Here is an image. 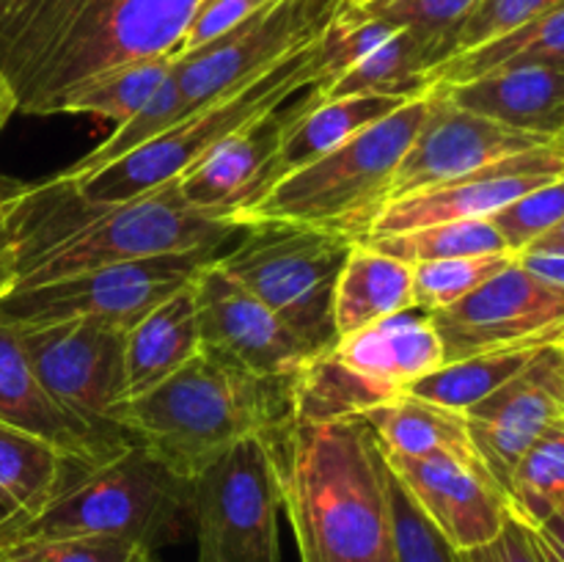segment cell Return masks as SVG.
Here are the masks:
<instances>
[{"instance_id": "obj_38", "label": "cell", "mask_w": 564, "mask_h": 562, "mask_svg": "<svg viewBox=\"0 0 564 562\" xmlns=\"http://www.w3.org/2000/svg\"><path fill=\"white\" fill-rule=\"evenodd\" d=\"M152 551L121 538L77 534V538L20 540L0 549V562H152Z\"/></svg>"}, {"instance_id": "obj_43", "label": "cell", "mask_w": 564, "mask_h": 562, "mask_svg": "<svg viewBox=\"0 0 564 562\" xmlns=\"http://www.w3.org/2000/svg\"><path fill=\"white\" fill-rule=\"evenodd\" d=\"M463 562H545L534 529L510 512L501 532L488 543L463 551Z\"/></svg>"}, {"instance_id": "obj_52", "label": "cell", "mask_w": 564, "mask_h": 562, "mask_svg": "<svg viewBox=\"0 0 564 562\" xmlns=\"http://www.w3.org/2000/svg\"><path fill=\"white\" fill-rule=\"evenodd\" d=\"M152 562H154V560H152Z\"/></svg>"}, {"instance_id": "obj_18", "label": "cell", "mask_w": 564, "mask_h": 562, "mask_svg": "<svg viewBox=\"0 0 564 562\" xmlns=\"http://www.w3.org/2000/svg\"><path fill=\"white\" fill-rule=\"evenodd\" d=\"M290 105L220 141L176 180L182 202L198 215L242 226V218L281 180V138Z\"/></svg>"}, {"instance_id": "obj_14", "label": "cell", "mask_w": 564, "mask_h": 562, "mask_svg": "<svg viewBox=\"0 0 564 562\" xmlns=\"http://www.w3.org/2000/svg\"><path fill=\"white\" fill-rule=\"evenodd\" d=\"M202 350L262 378L295 375L312 350L295 331L251 290L231 279L218 259L204 264L193 279Z\"/></svg>"}, {"instance_id": "obj_24", "label": "cell", "mask_w": 564, "mask_h": 562, "mask_svg": "<svg viewBox=\"0 0 564 562\" xmlns=\"http://www.w3.org/2000/svg\"><path fill=\"white\" fill-rule=\"evenodd\" d=\"M361 419L369 424L380 450L389 455L452 457L468 466H482L468 433L466 413L424 400L413 391H400Z\"/></svg>"}, {"instance_id": "obj_12", "label": "cell", "mask_w": 564, "mask_h": 562, "mask_svg": "<svg viewBox=\"0 0 564 562\" xmlns=\"http://www.w3.org/2000/svg\"><path fill=\"white\" fill-rule=\"evenodd\" d=\"M446 364L512 347H545L564 336V290L518 257L455 306L433 312Z\"/></svg>"}, {"instance_id": "obj_28", "label": "cell", "mask_w": 564, "mask_h": 562, "mask_svg": "<svg viewBox=\"0 0 564 562\" xmlns=\"http://www.w3.org/2000/svg\"><path fill=\"white\" fill-rule=\"evenodd\" d=\"M444 44L424 36V33L400 28L389 42H383L367 58L350 66L328 88H323V91L308 88V91L319 99L356 97V94L413 99L422 97V94H427L433 88L430 72L438 64H444Z\"/></svg>"}, {"instance_id": "obj_4", "label": "cell", "mask_w": 564, "mask_h": 562, "mask_svg": "<svg viewBox=\"0 0 564 562\" xmlns=\"http://www.w3.org/2000/svg\"><path fill=\"white\" fill-rule=\"evenodd\" d=\"M292 380L251 375L202 350L152 391L119 402L108 419L193 477L237 441L270 439L295 422Z\"/></svg>"}, {"instance_id": "obj_44", "label": "cell", "mask_w": 564, "mask_h": 562, "mask_svg": "<svg viewBox=\"0 0 564 562\" xmlns=\"http://www.w3.org/2000/svg\"><path fill=\"white\" fill-rule=\"evenodd\" d=\"M518 262L532 270L534 275H540L543 281H549V284H556L564 290V253L523 251L518 253Z\"/></svg>"}, {"instance_id": "obj_27", "label": "cell", "mask_w": 564, "mask_h": 562, "mask_svg": "<svg viewBox=\"0 0 564 562\" xmlns=\"http://www.w3.org/2000/svg\"><path fill=\"white\" fill-rule=\"evenodd\" d=\"M413 306V268L356 240L334 290L336 342Z\"/></svg>"}, {"instance_id": "obj_15", "label": "cell", "mask_w": 564, "mask_h": 562, "mask_svg": "<svg viewBox=\"0 0 564 562\" xmlns=\"http://www.w3.org/2000/svg\"><path fill=\"white\" fill-rule=\"evenodd\" d=\"M543 143L551 141L471 114L430 88L427 119L419 127L416 138L397 169L389 204L413 196V193L433 191V187L455 182L471 171L494 165L512 154L527 152V149L543 147Z\"/></svg>"}, {"instance_id": "obj_33", "label": "cell", "mask_w": 564, "mask_h": 562, "mask_svg": "<svg viewBox=\"0 0 564 562\" xmlns=\"http://www.w3.org/2000/svg\"><path fill=\"white\" fill-rule=\"evenodd\" d=\"M361 240L411 268L422 262H435V259L512 253L490 220H446V224L397 231V235L361 237Z\"/></svg>"}, {"instance_id": "obj_2", "label": "cell", "mask_w": 564, "mask_h": 562, "mask_svg": "<svg viewBox=\"0 0 564 562\" xmlns=\"http://www.w3.org/2000/svg\"><path fill=\"white\" fill-rule=\"evenodd\" d=\"M204 0H0V77L17 114L58 116L88 83L182 50Z\"/></svg>"}, {"instance_id": "obj_36", "label": "cell", "mask_w": 564, "mask_h": 562, "mask_svg": "<svg viewBox=\"0 0 564 562\" xmlns=\"http://www.w3.org/2000/svg\"><path fill=\"white\" fill-rule=\"evenodd\" d=\"M516 259V253H488V257L435 259L413 264V306L424 312H441L455 306L477 287L494 279L499 270Z\"/></svg>"}, {"instance_id": "obj_40", "label": "cell", "mask_w": 564, "mask_h": 562, "mask_svg": "<svg viewBox=\"0 0 564 562\" xmlns=\"http://www.w3.org/2000/svg\"><path fill=\"white\" fill-rule=\"evenodd\" d=\"M564 220V176L551 180L545 185L534 187L532 193L512 202L510 207L501 209L490 218V224L505 237L507 248L512 253H523L532 242L549 235L556 224Z\"/></svg>"}, {"instance_id": "obj_48", "label": "cell", "mask_w": 564, "mask_h": 562, "mask_svg": "<svg viewBox=\"0 0 564 562\" xmlns=\"http://www.w3.org/2000/svg\"><path fill=\"white\" fill-rule=\"evenodd\" d=\"M341 3H345V6H356V9H361V6L372 3V0H341Z\"/></svg>"}, {"instance_id": "obj_1", "label": "cell", "mask_w": 564, "mask_h": 562, "mask_svg": "<svg viewBox=\"0 0 564 562\" xmlns=\"http://www.w3.org/2000/svg\"><path fill=\"white\" fill-rule=\"evenodd\" d=\"M242 229L187 207L176 182L121 204L91 202L61 174L0 185V298L108 264L224 251Z\"/></svg>"}, {"instance_id": "obj_21", "label": "cell", "mask_w": 564, "mask_h": 562, "mask_svg": "<svg viewBox=\"0 0 564 562\" xmlns=\"http://www.w3.org/2000/svg\"><path fill=\"white\" fill-rule=\"evenodd\" d=\"M433 88L460 108L499 125L549 141L564 136V66H501L474 80Z\"/></svg>"}, {"instance_id": "obj_30", "label": "cell", "mask_w": 564, "mask_h": 562, "mask_svg": "<svg viewBox=\"0 0 564 562\" xmlns=\"http://www.w3.org/2000/svg\"><path fill=\"white\" fill-rule=\"evenodd\" d=\"M521 64H549L564 66V3L545 11L538 20L494 39L477 50L455 55L430 72L433 86H452L466 83L485 72L501 69V66Z\"/></svg>"}, {"instance_id": "obj_19", "label": "cell", "mask_w": 564, "mask_h": 562, "mask_svg": "<svg viewBox=\"0 0 564 562\" xmlns=\"http://www.w3.org/2000/svg\"><path fill=\"white\" fill-rule=\"evenodd\" d=\"M383 457L419 510L457 551H471L494 540L510 518L505 490L482 466H468L452 457H408L389 452H383Z\"/></svg>"}, {"instance_id": "obj_22", "label": "cell", "mask_w": 564, "mask_h": 562, "mask_svg": "<svg viewBox=\"0 0 564 562\" xmlns=\"http://www.w3.org/2000/svg\"><path fill=\"white\" fill-rule=\"evenodd\" d=\"M334 353L361 375L397 391H408L446 364L433 314L416 306L341 336Z\"/></svg>"}, {"instance_id": "obj_49", "label": "cell", "mask_w": 564, "mask_h": 562, "mask_svg": "<svg viewBox=\"0 0 564 562\" xmlns=\"http://www.w3.org/2000/svg\"><path fill=\"white\" fill-rule=\"evenodd\" d=\"M560 350H562V364H564V336L560 339Z\"/></svg>"}, {"instance_id": "obj_8", "label": "cell", "mask_w": 564, "mask_h": 562, "mask_svg": "<svg viewBox=\"0 0 564 562\" xmlns=\"http://www.w3.org/2000/svg\"><path fill=\"white\" fill-rule=\"evenodd\" d=\"M352 242L345 231L270 220L246 226L218 262L317 356L336 345L334 290Z\"/></svg>"}, {"instance_id": "obj_46", "label": "cell", "mask_w": 564, "mask_h": 562, "mask_svg": "<svg viewBox=\"0 0 564 562\" xmlns=\"http://www.w3.org/2000/svg\"><path fill=\"white\" fill-rule=\"evenodd\" d=\"M527 251H551V253H564V220H562V224H556L554 229L549 231V235L540 237L538 242H532V246H529Z\"/></svg>"}, {"instance_id": "obj_25", "label": "cell", "mask_w": 564, "mask_h": 562, "mask_svg": "<svg viewBox=\"0 0 564 562\" xmlns=\"http://www.w3.org/2000/svg\"><path fill=\"white\" fill-rule=\"evenodd\" d=\"M198 353L202 331L191 281L127 331V400L152 391Z\"/></svg>"}, {"instance_id": "obj_13", "label": "cell", "mask_w": 564, "mask_h": 562, "mask_svg": "<svg viewBox=\"0 0 564 562\" xmlns=\"http://www.w3.org/2000/svg\"><path fill=\"white\" fill-rule=\"evenodd\" d=\"M20 345L58 406L99 428H116L110 411L127 400V331L102 320L14 328Z\"/></svg>"}, {"instance_id": "obj_11", "label": "cell", "mask_w": 564, "mask_h": 562, "mask_svg": "<svg viewBox=\"0 0 564 562\" xmlns=\"http://www.w3.org/2000/svg\"><path fill=\"white\" fill-rule=\"evenodd\" d=\"M341 6V0H273L215 42L174 55L182 119L317 42Z\"/></svg>"}, {"instance_id": "obj_50", "label": "cell", "mask_w": 564, "mask_h": 562, "mask_svg": "<svg viewBox=\"0 0 564 562\" xmlns=\"http://www.w3.org/2000/svg\"><path fill=\"white\" fill-rule=\"evenodd\" d=\"M562 510H564V505H562Z\"/></svg>"}, {"instance_id": "obj_9", "label": "cell", "mask_w": 564, "mask_h": 562, "mask_svg": "<svg viewBox=\"0 0 564 562\" xmlns=\"http://www.w3.org/2000/svg\"><path fill=\"white\" fill-rule=\"evenodd\" d=\"M281 483L268 439H246L193 474L198 562H281Z\"/></svg>"}, {"instance_id": "obj_34", "label": "cell", "mask_w": 564, "mask_h": 562, "mask_svg": "<svg viewBox=\"0 0 564 562\" xmlns=\"http://www.w3.org/2000/svg\"><path fill=\"white\" fill-rule=\"evenodd\" d=\"M182 116H185V105H182L180 83H176L174 66H171L165 80L160 83V88L149 97V102L143 105V108H138L135 114L127 116L124 121H119V125L113 127V132H110L97 149H91L86 158H80L77 163H72L69 169L58 171V174L64 176V180H83V176L88 174H97L105 165L127 158L130 152L141 149L143 143L154 141V138L163 136L165 130L180 125Z\"/></svg>"}, {"instance_id": "obj_20", "label": "cell", "mask_w": 564, "mask_h": 562, "mask_svg": "<svg viewBox=\"0 0 564 562\" xmlns=\"http://www.w3.org/2000/svg\"><path fill=\"white\" fill-rule=\"evenodd\" d=\"M0 419L42 435L80 466L94 468L132 444L121 428H99L66 411L33 372L20 336L0 323Z\"/></svg>"}, {"instance_id": "obj_32", "label": "cell", "mask_w": 564, "mask_h": 562, "mask_svg": "<svg viewBox=\"0 0 564 562\" xmlns=\"http://www.w3.org/2000/svg\"><path fill=\"white\" fill-rule=\"evenodd\" d=\"M540 350L543 347H512V350L479 353V356L449 361L435 372L424 375L408 391L466 413L468 408L494 395L507 380L516 378Z\"/></svg>"}, {"instance_id": "obj_39", "label": "cell", "mask_w": 564, "mask_h": 562, "mask_svg": "<svg viewBox=\"0 0 564 562\" xmlns=\"http://www.w3.org/2000/svg\"><path fill=\"white\" fill-rule=\"evenodd\" d=\"M479 3L482 0H372L361 6V11L389 22L391 28H408V31L435 39L444 44V53L449 58L457 31Z\"/></svg>"}, {"instance_id": "obj_17", "label": "cell", "mask_w": 564, "mask_h": 562, "mask_svg": "<svg viewBox=\"0 0 564 562\" xmlns=\"http://www.w3.org/2000/svg\"><path fill=\"white\" fill-rule=\"evenodd\" d=\"M564 413V364L560 342L545 345L516 378L466 411L479 461L501 490L523 452Z\"/></svg>"}, {"instance_id": "obj_29", "label": "cell", "mask_w": 564, "mask_h": 562, "mask_svg": "<svg viewBox=\"0 0 564 562\" xmlns=\"http://www.w3.org/2000/svg\"><path fill=\"white\" fill-rule=\"evenodd\" d=\"M400 395L341 361L334 347L308 358L292 380V417L301 424L361 419L380 402Z\"/></svg>"}, {"instance_id": "obj_26", "label": "cell", "mask_w": 564, "mask_h": 562, "mask_svg": "<svg viewBox=\"0 0 564 562\" xmlns=\"http://www.w3.org/2000/svg\"><path fill=\"white\" fill-rule=\"evenodd\" d=\"M405 102L408 99L400 97H369V94L319 99L306 91L301 102L290 105V121L281 138V174H290L334 152L336 147L394 114Z\"/></svg>"}, {"instance_id": "obj_42", "label": "cell", "mask_w": 564, "mask_h": 562, "mask_svg": "<svg viewBox=\"0 0 564 562\" xmlns=\"http://www.w3.org/2000/svg\"><path fill=\"white\" fill-rule=\"evenodd\" d=\"M268 3H273V0H204V3L198 6L193 22L187 25L185 42H182V50L176 55L191 53V50H198L204 47V44L215 42V39L229 33L231 28L246 22L248 17L257 14V11L264 9Z\"/></svg>"}, {"instance_id": "obj_45", "label": "cell", "mask_w": 564, "mask_h": 562, "mask_svg": "<svg viewBox=\"0 0 564 562\" xmlns=\"http://www.w3.org/2000/svg\"><path fill=\"white\" fill-rule=\"evenodd\" d=\"M534 538L545 562H564V510H556L549 521L534 527Z\"/></svg>"}, {"instance_id": "obj_47", "label": "cell", "mask_w": 564, "mask_h": 562, "mask_svg": "<svg viewBox=\"0 0 564 562\" xmlns=\"http://www.w3.org/2000/svg\"><path fill=\"white\" fill-rule=\"evenodd\" d=\"M14 114H17V102H14V97H11V91H9V86H6V80H3V77H0V132H3L6 121H9Z\"/></svg>"}, {"instance_id": "obj_10", "label": "cell", "mask_w": 564, "mask_h": 562, "mask_svg": "<svg viewBox=\"0 0 564 562\" xmlns=\"http://www.w3.org/2000/svg\"><path fill=\"white\" fill-rule=\"evenodd\" d=\"M220 253V248L163 253L9 292L0 298V323L9 328H33L91 317L130 331L165 298L191 284L198 270Z\"/></svg>"}, {"instance_id": "obj_51", "label": "cell", "mask_w": 564, "mask_h": 562, "mask_svg": "<svg viewBox=\"0 0 564 562\" xmlns=\"http://www.w3.org/2000/svg\"><path fill=\"white\" fill-rule=\"evenodd\" d=\"M562 141H564V136H562Z\"/></svg>"}, {"instance_id": "obj_41", "label": "cell", "mask_w": 564, "mask_h": 562, "mask_svg": "<svg viewBox=\"0 0 564 562\" xmlns=\"http://www.w3.org/2000/svg\"><path fill=\"white\" fill-rule=\"evenodd\" d=\"M562 3L564 0H482L471 11V17L463 22L460 31H457L449 58L468 53V50L482 47V44L494 42V39L538 20L540 14H545V11L556 9Z\"/></svg>"}, {"instance_id": "obj_16", "label": "cell", "mask_w": 564, "mask_h": 562, "mask_svg": "<svg viewBox=\"0 0 564 562\" xmlns=\"http://www.w3.org/2000/svg\"><path fill=\"white\" fill-rule=\"evenodd\" d=\"M560 176H564L562 138L485 165L433 191L413 193L400 202L386 204L364 237L397 235V231L422 229L446 220H490L534 187Z\"/></svg>"}, {"instance_id": "obj_37", "label": "cell", "mask_w": 564, "mask_h": 562, "mask_svg": "<svg viewBox=\"0 0 564 562\" xmlns=\"http://www.w3.org/2000/svg\"><path fill=\"white\" fill-rule=\"evenodd\" d=\"M383 485L386 499L391 510V532H394L397 562H463V551H457L444 534L435 529V523L419 510L413 496L400 483L394 472L386 463L383 452Z\"/></svg>"}, {"instance_id": "obj_6", "label": "cell", "mask_w": 564, "mask_h": 562, "mask_svg": "<svg viewBox=\"0 0 564 562\" xmlns=\"http://www.w3.org/2000/svg\"><path fill=\"white\" fill-rule=\"evenodd\" d=\"M430 110V91L375 121L334 152L281 176L242 218L251 224H301L361 240L389 204L391 182Z\"/></svg>"}, {"instance_id": "obj_5", "label": "cell", "mask_w": 564, "mask_h": 562, "mask_svg": "<svg viewBox=\"0 0 564 562\" xmlns=\"http://www.w3.org/2000/svg\"><path fill=\"white\" fill-rule=\"evenodd\" d=\"M105 534L165 549L193 534V477L132 441L110 461L83 472L3 545L36 538ZM0 545V549H3Z\"/></svg>"}, {"instance_id": "obj_7", "label": "cell", "mask_w": 564, "mask_h": 562, "mask_svg": "<svg viewBox=\"0 0 564 562\" xmlns=\"http://www.w3.org/2000/svg\"><path fill=\"white\" fill-rule=\"evenodd\" d=\"M325 83V66L319 58L317 42L297 50L290 58L281 61L273 69L262 72L253 80L242 83L235 91L224 94L215 102L193 110L187 119L165 130L154 141L127 158L105 165L97 174L83 180H69L80 187V193L91 202L121 204L130 198L152 193L158 187L176 182L193 169L202 158H207L220 141L235 132L257 125L259 119L273 110L284 108L292 97L317 88Z\"/></svg>"}, {"instance_id": "obj_3", "label": "cell", "mask_w": 564, "mask_h": 562, "mask_svg": "<svg viewBox=\"0 0 564 562\" xmlns=\"http://www.w3.org/2000/svg\"><path fill=\"white\" fill-rule=\"evenodd\" d=\"M268 444L301 562H397L383 461L364 419L292 422Z\"/></svg>"}, {"instance_id": "obj_23", "label": "cell", "mask_w": 564, "mask_h": 562, "mask_svg": "<svg viewBox=\"0 0 564 562\" xmlns=\"http://www.w3.org/2000/svg\"><path fill=\"white\" fill-rule=\"evenodd\" d=\"M83 472L47 439L0 419V545Z\"/></svg>"}, {"instance_id": "obj_35", "label": "cell", "mask_w": 564, "mask_h": 562, "mask_svg": "<svg viewBox=\"0 0 564 562\" xmlns=\"http://www.w3.org/2000/svg\"><path fill=\"white\" fill-rule=\"evenodd\" d=\"M171 66H174V55L121 66V69L110 72V75L99 77V80L88 83L86 88L72 94L69 102L64 105V114L97 116V119H110L119 125L149 102V97L158 91L160 83L171 72Z\"/></svg>"}, {"instance_id": "obj_31", "label": "cell", "mask_w": 564, "mask_h": 562, "mask_svg": "<svg viewBox=\"0 0 564 562\" xmlns=\"http://www.w3.org/2000/svg\"><path fill=\"white\" fill-rule=\"evenodd\" d=\"M507 505L527 527H540L564 505V413L523 452L505 488Z\"/></svg>"}]
</instances>
